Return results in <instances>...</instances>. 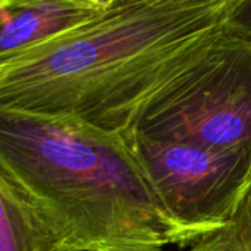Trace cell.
Segmentation results:
<instances>
[{
  "label": "cell",
  "mask_w": 251,
  "mask_h": 251,
  "mask_svg": "<svg viewBox=\"0 0 251 251\" xmlns=\"http://www.w3.org/2000/svg\"><path fill=\"white\" fill-rule=\"evenodd\" d=\"M232 0H114L93 20L0 64V109L133 135L226 39Z\"/></svg>",
  "instance_id": "obj_1"
},
{
  "label": "cell",
  "mask_w": 251,
  "mask_h": 251,
  "mask_svg": "<svg viewBox=\"0 0 251 251\" xmlns=\"http://www.w3.org/2000/svg\"><path fill=\"white\" fill-rule=\"evenodd\" d=\"M0 177L83 251H170L208 235L161 201L133 135L0 109Z\"/></svg>",
  "instance_id": "obj_2"
},
{
  "label": "cell",
  "mask_w": 251,
  "mask_h": 251,
  "mask_svg": "<svg viewBox=\"0 0 251 251\" xmlns=\"http://www.w3.org/2000/svg\"><path fill=\"white\" fill-rule=\"evenodd\" d=\"M138 135L214 148L251 147V43L227 37L139 123Z\"/></svg>",
  "instance_id": "obj_3"
},
{
  "label": "cell",
  "mask_w": 251,
  "mask_h": 251,
  "mask_svg": "<svg viewBox=\"0 0 251 251\" xmlns=\"http://www.w3.org/2000/svg\"><path fill=\"white\" fill-rule=\"evenodd\" d=\"M135 144L166 208L205 233L223 227L251 188V147L214 148L138 133Z\"/></svg>",
  "instance_id": "obj_4"
},
{
  "label": "cell",
  "mask_w": 251,
  "mask_h": 251,
  "mask_svg": "<svg viewBox=\"0 0 251 251\" xmlns=\"http://www.w3.org/2000/svg\"><path fill=\"white\" fill-rule=\"evenodd\" d=\"M114 0H0V64L105 12Z\"/></svg>",
  "instance_id": "obj_5"
},
{
  "label": "cell",
  "mask_w": 251,
  "mask_h": 251,
  "mask_svg": "<svg viewBox=\"0 0 251 251\" xmlns=\"http://www.w3.org/2000/svg\"><path fill=\"white\" fill-rule=\"evenodd\" d=\"M65 248L46 222L0 177V251Z\"/></svg>",
  "instance_id": "obj_6"
},
{
  "label": "cell",
  "mask_w": 251,
  "mask_h": 251,
  "mask_svg": "<svg viewBox=\"0 0 251 251\" xmlns=\"http://www.w3.org/2000/svg\"><path fill=\"white\" fill-rule=\"evenodd\" d=\"M176 251H251V188L223 227Z\"/></svg>",
  "instance_id": "obj_7"
},
{
  "label": "cell",
  "mask_w": 251,
  "mask_h": 251,
  "mask_svg": "<svg viewBox=\"0 0 251 251\" xmlns=\"http://www.w3.org/2000/svg\"><path fill=\"white\" fill-rule=\"evenodd\" d=\"M225 27L227 37L251 43V0H232Z\"/></svg>",
  "instance_id": "obj_8"
},
{
  "label": "cell",
  "mask_w": 251,
  "mask_h": 251,
  "mask_svg": "<svg viewBox=\"0 0 251 251\" xmlns=\"http://www.w3.org/2000/svg\"><path fill=\"white\" fill-rule=\"evenodd\" d=\"M164 2H198V0H164Z\"/></svg>",
  "instance_id": "obj_9"
},
{
  "label": "cell",
  "mask_w": 251,
  "mask_h": 251,
  "mask_svg": "<svg viewBox=\"0 0 251 251\" xmlns=\"http://www.w3.org/2000/svg\"><path fill=\"white\" fill-rule=\"evenodd\" d=\"M58 251H83V250H71V248H61Z\"/></svg>",
  "instance_id": "obj_10"
}]
</instances>
